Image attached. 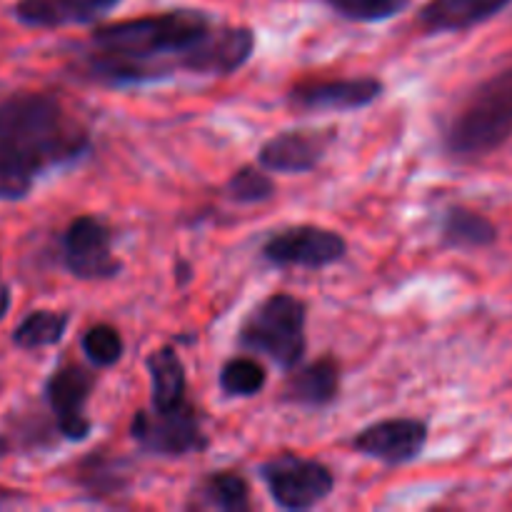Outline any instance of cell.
Masks as SVG:
<instances>
[{"label":"cell","mask_w":512,"mask_h":512,"mask_svg":"<svg viewBox=\"0 0 512 512\" xmlns=\"http://www.w3.org/2000/svg\"><path fill=\"white\" fill-rule=\"evenodd\" d=\"M255 30L198 8L98 23L75 53V73L103 88H140L175 75L225 78L250 63Z\"/></svg>","instance_id":"6da1fadb"},{"label":"cell","mask_w":512,"mask_h":512,"mask_svg":"<svg viewBox=\"0 0 512 512\" xmlns=\"http://www.w3.org/2000/svg\"><path fill=\"white\" fill-rule=\"evenodd\" d=\"M93 153L88 125L50 90L0 93V203H18L55 170Z\"/></svg>","instance_id":"7a4b0ae2"},{"label":"cell","mask_w":512,"mask_h":512,"mask_svg":"<svg viewBox=\"0 0 512 512\" xmlns=\"http://www.w3.org/2000/svg\"><path fill=\"white\" fill-rule=\"evenodd\" d=\"M512 140V50L450 110L440 145L450 160L480 163Z\"/></svg>","instance_id":"3957f363"},{"label":"cell","mask_w":512,"mask_h":512,"mask_svg":"<svg viewBox=\"0 0 512 512\" xmlns=\"http://www.w3.org/2000/svg\"><path fill=\"white\" fill-rule=\"evenodd\" d=\"M308 305L290 293H273L243 318L238 345L245 353L268 358L280 370L303 363L308 350Z\"/></svg>","instance_id":"277c9868"},{"label":"cell","mask_w":512,"mask_h":512,"mask_svg":"<svg viewBox=\"0 0 512 512\" xmlns=\"http://www.w3.org/2000/svg\"><path fill=\"white\" fill-rule=\"evenodd\" d=\"M130 438L155 458H188L210 448L203 413L190 400L165 410L140 408L130 420Z\"/></svg>","instance_id":"5b68a950"},{"label":"cell","mask_w":512,"mask_h":512,"mask_svg":"<svg viewBox=\"0 0 512 512\" xmlns=\"http://www.w3.org/2000/svg\"><path fill=\"white\" fill-rule=\"evenodd\" d=\"M260 480L280 510H313L335 490V475L325 463L298 453H280L258 468Z\"/></svg>","instance_id":"8992f818"},{"label":"cell","mask_w":512,"mask_h":512,"mask_svg":"<svg viewBox=\"0 0 512 512\" xmlns=\"http://www.w3.org/2000/svg\"><path fill=\"white\" fill-rule=\"evenodd\" d=\"M60 263L73 278L113 280L123 273V260L113 253V228L98 215H78L60 235Z\"/></svg>","instance_id":"52a82bcc"},{"label":"cell","mask_w":512,"mask_h":512,"mask_svg":"<svg viewBox=\"0 0 512 512\" xmlns=\"http://www.w3.org/2000/svg\"><path fill=\"white\" fill-rule=\"evenodd\" d=\"M345 255H348V240L338 230L310 223L275 230L260 245V258L278 270H323L345 260Z\"/></svg>","instance_id":"ba28073f"},{"label":"cell","mask_w":512,"mask_h":512,"mask_svg":"<svg viewBox=\"0 0 512 512\" xmlns=\"http://www.w3.org/2000/svg\"><path fill=\"white\" fill-rule=\"evenodd\" d=\"M95 383H98L95 368L90 370L80 363H70V360L55 365L53 373L48 375L43 385V398L48 403L50 418L58 428L60 440L85 443L90 438L93 420L85 415V408H88Z\"/></svg>","instance_id":"9c48e42d"},{"label":"cell","mask_w":512,"mask_h":512,"mask_svg":"<svg viewBox=\"0 0 512 512\" xmlns=\"http://www.w3.org/2000/svg\"><path fill=\"white\" fill-rule=\"evenodd\" d=\"M385 83L373 75L360 78H303L285 93L293 113H355L383 98Z\"/></svg>","instance_id":"30bf717a"},{"label":"cell","mask_w":512,"mask_h":512,"mask_svg":"<svg viewBox=\"0 0 512 512\" xmlns=\"http://www.w3.org/2000/svg\"><path fill=\"white\" fill-rule=\"evenodd\" d=\"M430 425L423 418H385L365 425L353 438V450L388 468L415 463L428 448Z\"/></svg>","instance_id":"8fae6325"},{"label":"cell","mask_w":512,"mask_h":512,"mask_svg":"<svg viewBox=\"0 0 512 512\" xmlns=\"http://www.w3.org/2000/svg\"><path fill=\"white\" fill-rule=\"evenodd\" d=\"M338 140V128H290L265 140L258 150V165L268 173H313Z\"/></svg>","instance_id":"7c38bea8"},{"label":"cell","mask_w":512,"mask_h":512,"mask_svg":"<svg viewBox=\"0 0 512 512\" xmlns=\"http://www.w3.org/2000/svg\"><path fill=\"white\" fill-rule=\"evenodd\" d=\"M123 0H18L13 18L33 30H60L73 25H98L120 8Z\"/></svg>","instance_id":"4fadbf2b"},{"label":"cell","mask_w":512,"mask_h":512,"mask_svg":"<svg viewBox=\"0 0 512 512\" xmlns=\"http://www.w3.org/2000/svg\"><path fill=\"white\" fill-rule=\"evenodd\" d=\"M68 478L70 485L88 495L90 500L105 503V500L128 495L133 485V465L108 450H90L88 455L70 465Z\"/></svg>","instance_id":"5bb4252c"},{"label":"cell","mask_w":512,"mask_h":512,"mask_svg":"<svg viewBox=\"0 0 512 512\" xmlns=\"http://www.w3.org/2000/svg\"><path fill=\"white\" fill-rule=\"evenodd\" d=\"M340 393V363L330 355L313 360V363H300L288 370L283 388H280V403L298 405V408L320 410L328 408L338 400Z\"/></svg>","instance_id":"9a60e30c"},{"label":"cell","mask_w":512,"mask_h":512,"mask_svg":"<svg viewBox=\"0 0 512 512\" xmlns=\"http://www.w3.org/2000/svg\"><path fill=\"white\" fill-rule=\"evenodd\" d=\"M512 0H428L418 10V28L425 35L468 33L505 13Z\"/></svg>","instance_id":"2e32d148"},{"label":"cell","mask_w":512,"mask_h":512,"mask_svg":"<svg viewBox=\"0 0 512 512\" xmlns=\"http://www.w3.org/2000/svg\"><path fill=\"white\" fill-rule=\"evenodd\" d=\"M500 240V228L493 218L470 205H448L440 218V245L458 253L495 248Z\"/></svg>","instance_id":"e0dca14e"},{"label":"cell","mask_w":512,"mask_h":512,"mask_svg":"<svg viewBox=\"0 0 512 512\" xmlns=\"http://www.w3.org/2000/svg\"><path fill=\"white\" fill-rule=\"evenodd\" d=\"M185 508L250 512L253 510V495H250L248 478L238 473V470H213V473H205L190 490Z\"/></svg>","instance_id":"ac0fdd59"},{"label":"cell","mask_w":512,"mask_h":512,"mask_svg":"<svg viewBox=\"0 0 512 512\" xmlns=\"http://www.w3.org/2000/svg\"><path fill=\"white\" fill-rule=\"evenodd\" d=\"M150 375V408H175L188 400V375L175 345H163L145 358Z\"/></svg>","instance_id":"d6986e66"},{"label":"cell","mask_w":512,"mask_h":512,"mask_svg":"<svg viewBox=\"0 0 512 512\" xmlns=\"http://www.w3.org/2000/svg\"><path fill=\"white\" fill-rule=\"evenodd\" d=\"M70 313H60V310H33L25 315L18 325H15L13 345L18 350H45L55 348L63 343L65 333H68Z\"/></svg>","instance_id":"ffe728a7"},{"label":"cell","mask_w":512,"mask_h":512,"mask_svg":"<svg viewBox=\"0 0 512 512\" xmlns=\"http://www.w3.org/2000/svg\"><path fill=\"white\" fill-rule=\"evenodd\" d=\"M218 385L228 398H255L268 385V373L250 355H235L220 368Z\"/></svg>","instance_id":"44dd1931"},{"label":"cell","mask_w":512,"mask_h":512,"mask_svg":"<svg viewBox=\"0 0 512 512\" xmlns=\"http://www.w3.org/2000/svg\"><path fill=\"white\" fill-rule=\"evenodd\" d=\"M80 348H83L85 358L95 370H108L123 360L125 340L118 333V328L108 323H95L80 338Z\"/></svg>","instance_id":"7402d4cb"},{"label":"cell","mask_w":512,"mask_h":512,"mask_svg":"<svg viewBox=\"0 0 512 512\" xmlns=\"http://www.w3.org/2000/svg\"><path fill=\"white\" fill-rule=\"evenodd\" d=\"M225 195L235 205L268 203L275 195V180L260 165H243L225 183Z\"/></svg>","instance_id":"603a6c76"},{"label":"cell","mask_w":512,"mask_h":512,"mask_svg":"<svg viewBox=\"0 0 512 512\" xmlns=\"http://www.w3.org/2000/svg\"><path fill=\"white\" fill-rule=\"evenodd\" d=\"M338 18L350 23H385L410 8V0H325Z\"/></svg>","instance_id":"cb8c5ba5"},{"label":"cell","mask_w":512,"mask_h":512,"mask_svg":"<svg viewBox=\"0 0 512 512\" xmlns=\"http://www.w3.org/2000/svg\"><path fill=\"white\" fill-rule=\"evenodd\" d=\"M10 308H13V290H10V285L0 278V323L8 318Z\"/></svg>","instance_id":"d4e9b609"},{"label":"cell","mask_w":512,"mask_h":512,"mask_svg":"<svg viewBox=\"0 0 512 512\" xmlns=\"http://www.w3.org/2000/svg\"><path fill=\"white\" fill-rule=\"evenodd\" d=\"M175 270H178V273H175L178 285H188L190 278H193V268H190L188 260H178V263H175Z\"/></svg>","instance_id":"484cf974"},{"label":"cell","mask_w":512,"mask_h":512,"mask_svg":"<svg viewBox=\"0 0 512 512\" xmlns=\"http://www.w3.org/2000/svg\"><path fill=\"white\" fill-rule=\"evenodd\" d=\"M18 500H25V495L20 493V490H5V488H0V505L18 503Z\"/></svg>","instance_id":"4316f807"}]
</instances>
